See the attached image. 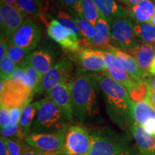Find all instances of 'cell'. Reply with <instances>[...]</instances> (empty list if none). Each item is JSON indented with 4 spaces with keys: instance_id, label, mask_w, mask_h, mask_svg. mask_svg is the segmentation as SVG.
Wrapping results in <instances>:
<instances>
[{
    "instance_id": "1",
    "label": "cell",
    "mask_w": 155,
    "mask_h": 155,
    "mask_svg": "<svg viewBox=\"0 0 155 155\" xmlns=\"http://www.w3.org/2000/svg\"><path fill=\"white\" fill-rule=\"evenodd\" d=\"M106 104L108 116L122 129H129L134 122V102L124 87L106 73L96 75Z\"/></svg>"
},
{
    "instance_id": "2",
    "label": "cell",
    "mask_w": 155,
    "mask_h": 155,
    "mask_svg": "<svg viewBox=\"0 0 155 155\" xmlns=\"http://www.w3.org/2000/svg\"><path fill=\"white\" fill-rule=\"evenodd\" d=\"M74 117L82 124L99 116L100 87L94 74H78L70 83Z\"/></svg>"
},
{
    "instance_id": "3",
    "label": "cell",
    "mask_w": 155,
    "mask_h": 155,
    "mask_svg": "<svg viewBox=\"0 0 155 155\" xmlns=\"http://www.w3.org/2000/svg\"><path fill=\"white\" fill-rule=\"evenodd\" d=\"M92 144L88 155H138L124 137L106 129L90 131Z\"/></svg>"
},
{
    "instance_id": "4",
    "label": "cell",
    "mask_w": 155,
    "mask_h": 155,
    "mask_svg": "<svg viewBox=\"0 0 155 155\" xmlns=\"http://www.w3.org/2000/svg\"><path fill=\"white\" fill-rule=\"evenodd\" d=\"M66 118L49 96L39 101L38 109L31 133L45 134L58 132L67 129Z\"/></svg>"
},
{
    "instance_id": "5",
    "label": "cell",
    "mask_w": 155,
    "mask_h": 155,
    "mask_svg": "<svg viewBox=\"0 0 155 155\" xmlns=\"http://www.w3.org/2000/svg\"><path fill=\"white\" fill-rule=\"evenodd\" d=\"M142 41L128 19H114L110 22V44L123 51L133 49Z\"/></svg>"
},
{
    "instance_id": "6",
    "label": "cell",
    "mask_w": 155,
    "mask_h": 155,
    "mask_svg": "<svg viewBox=\"0 0 155 155\" xmlns=\"http://www.w3.org/2000/svg\"><path fill=\"white\" fill-rule=\"evenodd\" d=\"M92 141L90 131L78 125L68 128L63 151L68 155H88Z\"/></svg>"
},
{
    "instance_id": "7",
    "label": "cell",
    "mask_w": 155,
    "mask_h": 155,
    "mask_svg": "<svg viewBox=\"0 0 155 155\" xmlns=\"http://www.w3.org/2000/svg\"><path fill=\"white\" fill-rule=\"evenodd\" d=\"M4 83L5 88L0 94L1 103L5 104L9 108L24 107L30 104L33 92L27 88L22 81L9 79Z\"/></svg>"
},
{
    "instance_id": "8",
    "label": "cell",
    "mask_w": 155,
    "mask_h": 155,
    "mask_svg": "<svg viewBox=\"0 0 155 155\" xmlns=\"http://www.w3.org/2000/svg\"><path fill=\"white\" fill-rule=\"evenodd\" d=\"M41 31L35 21L25 17L22 25L9 38V42L32 52L38 45Z\"/></svg>"
},
{
    "instance_id": "9",
    "label": "cell",
    "mask_w": 155,
    "mask_h": 155,
    "mask_svg": "<svg viewBox=\"0 0 155 155\" xmlns=\"http://www.w3.org/2000/svg\"><path fill=\"white\" fill-rule=\"evenodd\" d=\"M68 128L54 133H30L25 137L24 141L29 146L46 152L63 151Z\"/></svg>"
},
{
    "instance_id": "10",
    "label": "cell",
    "mask_w": 155,
    "mask_h": 155,
    "mask_svg": "<svg viewBox=\"0 0 155 155\" xmlns=\"http://www.w3.org/2000/svg\"><path fill=\"white\" fill-rule=\"evenodd\" d=\"M24 13L17 6L8 5L1 1V38L9 40L24 22Z\"/></svg>"
},
{
    "instance_id": "11",
    "label": "cell",
    "mask_w": 155,
    "mask_h": 155,
    "mask_svg": "<svg viewBox=\"0 0 155 155\" xmlns=\"http://www.w3.org/2000/svg\"><path fill=\"white\" fill-rule=\"evenodd\" d=\"M73 69L72 61L62 59L55 63L42 76L39 92H45L49 94L51 89L60 82L69 80Z\"/></svg>"
},
{
    "instance_id": "12",
    "label": "cell",
    "mask_w": 155,
    "mask_h": 155,
    "mask_svg": "<svg viewBox=\"0 0 155 155\" xmlns=\"http://www.w3.org/2000/svg\"><path fill=\"white\" fill-rule=\"evenodd\" d=\"M47 32L49 38L58 42L63 49L77 53L81 50L82 44L78 37L55 18L52 19L48 25Z\"/></svg>"
},
{
    "instance_id": "13",
    "label": "cell",
    "mask_w": 155,
    "mask_h": 155,
    "mask_svg": "<svg viewBox=\"0 0 155 155\" xmlns=\"http://www.w3.org/2000/svg\"><path fill=\"white\" fill-rule=\"evenodd\" d=\"M102 52L106 65L105 73L116 82L119 83L129 92L137 84V81L127 73L123 65L114 54L108 51Z\"/></svg>"
},
{
    "instance_id": "14",
    "label": "cell",
    "mask_w": 155,
    "mask_h": 155,
    "mask_svg": "<svg viewBox=\"0 0 155 155\" xmlns=\"http://www.w3.org/2000/svg\"><path fill=\"white\" fill-rule=\"evenodd\" d=\"M70 83L71 81H64L60 82L51 89L48 96L63 112L67 121L71 123L73 121L74 114H73L72 99H71V89H70Z\"/></svg>"
},
{
    "instance_id": "15",
    "label": "cell",
    "mask_w": 155,
    "mask_h": 155,
    "mask_svg": "<svg viewBox=\"0 0 155 155\" xmlns=\"http://www.w3.org/2000/svg\"><path fill=\"white\" fill-rule=\"evenodd\" d=\"M77 61L83 72H106L104 55L101 50L90 48H83L78 52Z\"/></svg>"
},
{
    "instance_id": "16",
    "label": "cell",
    "mask_w": 155,
    "mask_h": 155,
    "mask_svg": "<svg viewBox=\"0 0 155 155\" xmlns=\"http://www.w3.org/2000/svg\"><path fill=\"white\" fill-rule=\"evenodd\" d=\"M96 35L94 38L88 41L81 42L83 46L86 48H94V49L106 51L111 46L110 44V22L108 19L99 12L98 20L96 26Z\"/></svg>"
},
{
    "instance_id": "17",
    "label": "cell",
    "mask_w": 155,
    "mask_h": 155,
    "mask_svg": "<svg viewBox=\"0 0 155 155\" xmlns=\"http://www.w3.org/2000/svg\"><path fill=\"white\" fill-rule=\"evenodd\" d=\"M58 55L55 50L50 47H43L33 50L28 56L27 61L42 76L54 65Z\"/></svg>"
},
{
    "instance_id": "18",
    "label": "cell",
    "mask_w": 155,
    "mask_h": 155,
    "mask_svg": "<svg viewBox=\"0 0 155 155\" xmlns=\"http://www.w3.org/2000/svg\"><path fill=\"white\" fill-rule=\"evenodd\" d=\"M124 52L134 58L145 77H148L150 75V69L151 64L155 56L154 46L141 41L134 48Z\"/></svg>"
},
{
    "instance_id": "19",
    "label": "cell",
    "mask_w": 155,
    "mask_h": 155,
    "mask_svg": "<svg viewBox=\"0 0 155 155\" xmlns=\"http://www.w3.org/2000/svg\"><path fill=\"white\" fill-rule=\"evenodd\" d=\"M129 131L134 139L140 155H155V137L136 122L131 125Z\"/></svg>"
},
{
    "instance_id": "20",
    "label": "cell",
    "mask_w": 155,
    "mask_h": 155,
    "mask_svg": "<svg viewBox=\"0 0 155 155\" xmlns=\"http://www.w3.org/2000/svg\"><path fill=\"white\" fill-rule=\"evenodd\" d=\"M106 51L110 52L116 56V58L120 61V63L124 67L127 73L135 81H140L146 78V77L144 76V75L143 74V73L139 68L136 60L129 54L112 45L110 46Z\"/></svg>"
},
{
    "instance_id": "21",
    "label": "cell",
    "mask_w": 155,
    "mask_h": 155,
    "mask_svg": "<svg viewBox=\"0 0 155 155\" xmlns=\"http://www.w3.org/2000/svg\"><path fill=\"white\" fill-rule=\"evenodd\" d=\"M98 10L108 19L109 22L114 19H127L129 10L120 5L116 0H93Z\"/></svg>"
},
{
    "instance_id": "22",
    "label": "cell",
    "mask_w": 155,
    "mask_h": 155,
    "mask_svg": "<svg viewBox=\"0 0 155 155\" xmlns=\"http://www.w3.org/2000/svg\"><path fill=\"white\" fill-rule=\"evenodd\" d=\"M155 13V5L151 0H142L129 9V16L137 24L150 22Z\"/></svg>"
},
{
    "instance_id": "23",
    "label": "cell",
    "mask_w": 155,
    "mask_h": 155,
    "mask_svg": "<svg viewBox=\"0 0 155 155\" xmlns=\"http://www.w3.org/2000/svg\"><path fill=\"white\" fill-rule=\"evenodd\" d=\"M133 116L134 122L144 127L155 120V108L147 99L134 103Z\"/></svg>"
},
{
    "instance_id": "24",
    "label": "cell",
    "mask_w": 155,
    "mask_h": 155,
    "mask_svg": "<svg viewBox=\"0 0 155 155\" xmlns=\"http://www.w3.org/2000/svg\"><path fill=\"white\" fill-rule=\"evenodd\" d=\"M39 101L25 105L23 107L19 120V127L24 138L31 133V128L38 109Z\"/></svg>"
},
{
    "instance_id": "25",
    "label": "cell",
    "mask_w": 155,
    "mask_h": 155,
    "mask_svg": "<svg viewBox=\"0 0 155 155\" xmlns=\"http://www.w3.org/2000/svg\"><path fill=\"white\" fill-rule=\"evenodd\" d=\"M17 7L28 17L45 22L43 12L35 0H17Z\"/></svg>"
},
{
    "instance_id": "26",
    "label": "cell",
    "mask_w": 155,
    "mask_h": 155,
    "mask_svg": "<svg viewBox=\"0 0 155 155\" xmlns=\"http://www.w3.org/2000/svg\"><path fill=\"white\" fill-rule=\"evenodd\" d=\"M23 68H25L23 84L32 92H39L42 75L30 64H27Z\"/></svg>"
},
{
    "instance_id": "27",
    "label": "cell",
    "mask_w": 155,
    "mask_h": 155,
    "mask_svg": "<svg viewBox=\"0 0 155 155\" xmlns=\"http://www.w3.org/2000/svg\"><path fill=\"white\" fill-rule=\"evenodd\" d=\"M134 30L136 35L147 44H150L155 47V27L150 23L144 24H134Z\"/></svg>"
},
{
    "instance_id": "28",
    "label": "cell",
    "mask_w": 155,
    "mask_h": 155,
    "mask_svg": "<svg viewBox=\"0 0 155 155\" xmlns=\"http://www.w3.org/2000/svg\"><path fill=\"white\" fill-rule=\"evenodd\" d=\"M32 52L9 42L7 55L17 64L18 67H24L27 65V58Z\"/></svg>"
},
{
    "instance_id": "29",
    "label": "cell",
    "mask_w": 155,
    "mask_h": 155,
    "mask_svg": "<svg viewBox=\"0 0 155 155\" xmlns=\"http://www.w3.org/2000/svg\"><path fill=\"white\" fill-rule=\"evenodd\" d=\"M55 19L59 22L63 26L68 29L75 35L78 38V40L81 42L82 40V36H81V32L79 30L78 27L75 22V19L71 15L65 11H58L55 15Z\"/></svg>"
},
{
    "instance_id": "30",
    "label": "cell",
    "mask_w": 155,
    "mask_h": 155,
    "mask_svg": "<svg viewBox=\"0 0 155 155\" xmlns=\"http://www.w3.org/2000/svg\"><path fill=\"white\" fill-rule=\"evenodd\" d=\"M73 17L75 19V22H76L81 32V36H82L81 42H84L91 40L96 36V28L91 24L88 21H87L85 18H82V17L78 16H73Z\"/></svg>"
},
{
    "instance_id": "31",
    "label": "cell",
    "mask_w": 155,
    "mask_h": 155,
    "mask_svg": "<svg viewBox=\"0 0 155 155\" xmlns=\"http://www.w3.org/2000/svg\"><path fill=\"white\" fill-rule=\"evenodd\" d=\"M83 17L92 25L96 26L100 11L93 0H81Z\"/></svg>"
},
{
    "instance_id": "32",
    "label": "cell",
    "mask_w": 155,
    "mask_h": 155,
    "mask_svg": "<svg viewBox=\"0 0 155 155\" xmlns=\"http://www.w3.org/2000/svg\"><path fill=\"white\" fill-rule=\"evenodd\" d=\"M134 103L143 101L146 100L149 93V83L147 80L137 81V84L129 92Z\"/></svg>"
},
{
    "instance_id": "33",
    "label": "cell",
    "mask_w": 155,
    "mask_h": 155,
    "mask_svg": "<svg viewBox=\"0 0 155 155\" xmlns=\"http://www.w3.org/2000/svg\"><path fill=\"white\" fill-rule=\"evenodd\" d=\"M17 68V64L7 55L0 63V70H1V81H5L11 79L12 74Z\"/></svg>"
},
{
    "instance_id": "34",
    "label": "cell",
    "mask_w": 155,
    "mask_h": 155,
    "mask_svg": "<svg viewBox=\"0 0 155 155\" xmlns=\"http://www.w3.org/2000/svg\"><path fill=\"white\" fill-rule=\"evenodd\" d=\"M63 9H66L68 13L72 16L83 17L81 0H56Z\"/></svg>"
},
{
    "instance_id": "35",
    "label": "cell",
    "mask_w": 155,
    "mask_h": 155,
    "mask_svg": "<svg viewBox=\"0 0 155 155\" xmlns=\"http://www.w3.org/2000/svg\"><path fill=\"white\" fill-rule=\"evenodd\" d=\"M1 137L5 138H11L15 137H16V139L19 141L24 139V136L20 130L19 124H11L8 127L1 128Z\"/></svg>"
},
{
    "instance_id": "36",
    "label": "cell",
    "mask_w": 155,
    "mask_h": 155,
    "mask_svg": "<svg viewBox=\"0 0 155 155\" xmlns=\"http://www.w3.org/2000/svg\"><path fill=\"white\" fill-rule=\"evenodd\" d=\"M22 155H68L64 151L58 152H46L29 146L26 143H22Z\"/></svg>"
},
{
    "instance_id": "37",
    "label": "cell",
    "mask_w": 155,
    "mask_h": 155,
    "mask_svg": "<svg viewBox=\"0 0 155 155\" xmlns=\"http://www.w3.org/2000/svg\"><path fill=\"white\" fill-rule=\"evenodd\" d=\"M3 138L8 148L9 154L22 155V143H20V141L10 138Z\"/></svg>"
},
{
    "instance_id": "38",
    "label": "cell",
    "mask_w": 155,
    "mask_h": 155,
    "mask_svg": "<svg viewBox=\"0 0 155 155\" xmlns=\"http://www.w3.org/2000/svg\"><path fill=\"white\" fill-rule=\"evenodd\" d=\"M11 124L9 108L5 104L1 103V107H0V126H1V128L8 127Z\"/></svg>"
},
{
    "instance_id": "39",
    "label": "cell",
    "mask_w": 155,
    "mask_h": 155,
    "mask_svg": "<svg viewBox=\"0 0 155 155\" xmlns=\"http://www.w3.org/2000/svg\"><path fill=\"white\" fill-rule=\"evenodd\" d=\"M22 108L23 107H12L9 108L12 124H19V120H20Z\"/></svg>"
},
{
    "instance_id": "40",
    "label": "cell",
    "mask_w": 155,
    "mask_h": 155,
    "mask_svg": "<svg viewBox=\"0 0 155 155\" xmlns=\"http://www.w3.org/2000/svg\"><path fill=\"white\" fill-rule=\"evenodd\" d=\"M9 47V40L6 38H1L0 42V59L2 60L7 55Z\"/></svg>"
},
{
    "instance_id": "41",
    "label": "cell",
    "mask_w": 155,
    "mask_h": 155,
    "mask_svg": "<svg viewBox=\"0 0 155 155\" xmlns=\"http://www.w3.org/2000/svg\"><path fill=\"white\" fill-rule=\"evenodd\" d=\"M25 75V68L23 67H18L16 68L15 71L14 73L12 74V76L11 79H13V80H16L19 81H22L23 77H24Z\"/></svg>"
},
{
    "instance_id": "42",
    "label": "cell",
    "mask_w": 155,
    "mask_h": 155,
    "mask_svg": "<svg viewBox=\"0 0 155 155\" xmlns=\"http://www.w3.org/2000/svg\"><path fill=\"white\" fill-rule=\"evenodd\" d=\"M0 155H10L5 139L2 137L0 138Z\"/></svg>"
},
{
    "instance_id": "43",
    "label": "cell",
    "mask_w": 155,
    "mask_h": 155,
    "mask_svg": "<svg viewBox=\"0 0 155 155\" xmlns=\"http://www.w3.org/2000/svg\"><path fill=\"white\" fill-rule=\"evenodd\" d=\"M146 99L148 100L155 108V92L150 88V86H149L148 96H147Z\"/></svg>"
},
{
    "instance_id": "44",
    "label": "cell",
    "mask_w": 155,
    "mask_h": 155,
    "mask_svg": "<svg viewBox=\"0 0 155 155\" xmlns=\"http://www.w3.org/2000/svg\"><path fill=\"white\" fill-rule=\"evenodd\" d=\"M147 81H148L149 86H150V88L155 92V75L150 78Z\"/></svg>"
},
{
    "instance_id": "45",
    "label": "cell",
    "mask_w": 155,
    "mask_h": 155,
    "mask_svg": "<svg viewBox=\"0 0 155 155\" xmlns=\"http://www.w3.org/2000/svg\"><path fill=\"white\" fill-rule=\"evenodd\" d=\"M150 74L151 75H155V56H154V59H153L152 64H151L150 69Z\"/></svg>"
},
{
    "instance_id": "46",
    "label": "cell",
    "mask_w": 155,
    "mask_h": 155,
    "mask_svg": "<svg viewBox=\"0 0 155 155\" xmlns=\"http://www.w3.org/2000/svg\"><path fill=\"white\" fill-rule=\"evenodd\" d=\"M141 1H142V0H129V9L131 8V7H134V6L137 5L139 2H140Z\"/></svg>"
},
{
    "instance_id": "47",
    "label": "cell",
    "mask_w": 155,
    "mask_h": 155,
    "mask_svg": "<svg viewBox=\"0 0 155 155\" xmlns=\"http://www.w3.org/2000/svg\"><path fill=\"white\" fill-rule=\"evenodd\" d=\"M2 2L8 4V5H11L13 6H17V0H1Z\"/></svg>"
},
{
    "instance_id": "48",
    "label": "cell",
    "mask_w": 155,
    "mask_h": 155,
    "mask_svg": "<svg viewBox=\"0 0 155 155\" xmlns=\"http://www.w3.org/2000/svg\"><path fill=\"white\" fill-rule=\"evenodd\" d=\"M149 23H150L151 25H152L153 26L155 27V13H154V15L152 17V18H151L150 22Z\"/></svg>"
},
{
    "instance_id": "49",
    "label": "cell",
    "mask_w": 155,
    "mask_h": 155,
    "mask_svg": "<svg viewBox=\"0 0 155 155\" xmlns=\"http://www.w3.org/2000/svg\"><path fill=\"white\" fill-rule=\"evenodd\" d=\"M118 1H119V2L124 4V5H127V7H129V0H118Z\"/></svg>"
},
{
    "instance_id": "50",
    "label": "cell",
    "mask_w": 155,
    "mask_h": 155,
    "mask_svg": "<svg viewBox=\"0 0 155 155\" xmlns=\"http://www.w3.org/2000/svg\"><path fill=\"white\" fill-rule=\"evenodd\" d=\"M35 1L37 2V3H38V5H40V7L42 8V7L43 6V5H42V2H44L45 0H35Z\"/></svg>"
},
{
    "instance_id": "51",
    "label": "cell",
    "mask_w": 155,
    "mask_h": 155,
    "mask_svg": "<svg viewBox=\"0 0 155 155\" xmlns=\"http://www.w3.org/2000/svg\"><path fill=\"white\" fill-rule=\"evenodd\" d=\"M152 1H153V3H154L155 5V0H152Z\"/></svg>"
}]
</instances>
